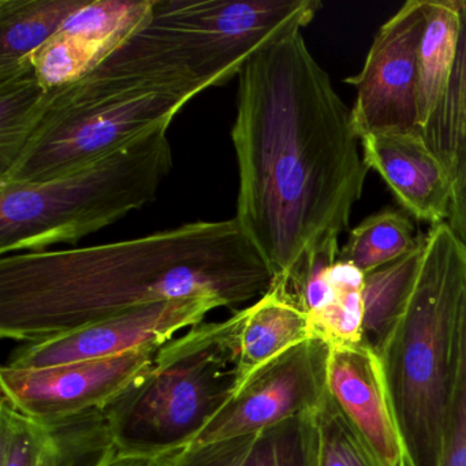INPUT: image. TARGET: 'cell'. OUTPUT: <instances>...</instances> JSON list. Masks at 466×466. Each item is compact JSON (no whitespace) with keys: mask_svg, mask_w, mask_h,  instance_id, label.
Segmentation results:
<instances>
[{"mask_svg":"<svg viewBox=\"0 0 466 466\" xmlns=\"http://www.w3.org/2000/svg\"><path fill=\"white\" fill-rule=\"evenodd\" d=\"M272 280L234 218L94 247L13 253L0 258V335L28 345L174 299H217L237 312Z\"/></svg>","mask_w":466,"mask_h":466,"instance_id":"cell-2","label":"cell"},{"mask_svg":"<svg viewBox=\"0 0 466 466\" xmlns=\"http://www.w3.org/2000/svg\"><path fill=\"white\" fill-rule=\"evenodd\" d=\"M171 466H304L302 416L171 455Z\"/></svg>","mask_w":466,"mask_h":466,"instance_id":"cell-17","label":"cell"},{"mask_svg":"<svg viewBox=\"0 0 466 466\" xmlns=\"http://www.w3.org/2000/svg\"><path fill=\"white\" fill-rule=\"evenodd\" d=\"M167 130L47 181L0 184V255L78 244L151 204L173 168Z\"/></svg>","mask_w":466,"mask_h":466,"instance_id":"cell-5","label":"cell"},{"mask_svg":"<svg viewBox=\"0 0 466 466\" xmlns=\"http://www.w3.org/2000/svg\"><path fill=\"white\" fill-rule=\"evenodd\" d=\"M110 466H171V455L170 457H144V455L118 454Z\"/></svg>","mask_w":466,"mask_h":466,"instance_id":"cell-29","label":"cell"},{"mask_svg":"<svg viewBox=\"0 0 466 466\" xmlns=\"http://www.w3.org/2000/svg\"><path fill=\"white\" fill-rule=\"evenodd\" d=\"M102 62L91 47L62 31L32 56L35 73L48 91L80 80Z\"/></svg>","mask_w":466,"mask_h":466,"instance_id":"cell-26","label":"cell"},{"mask_svg":"<svg viewBox=\"0 0 466 466\" xmlns=\"http://www.w3.org/2000/svg\"><path fill=\"white\" fill-rule=\"evenodd\" d=\"M424 248L425 242L405 258L365 275L362 342L372 346L375 350L408 301L419 274Z\"/></svg>","mask_w":466,"mask_h":466,"instance_id":"cell-23","label":"cell"},{"mask_svg":"<svg viewBox=\"0 0 466 466\" xmlns=\"http://www.w3.org/2000/svg\"><path fill=\"white\" fill-rule=\"evenodd\" d=\"M309 24H293L237 77L234 219L272 278L339 238L370 171L350 110L305 42Z\"/></svg>","mask_w":466,"mask_h":466,"instance_id":"cell-1","label":"cell"},{"mask_svg":"<svg viewBox=\"0 0 466 466\" xmlns=\"http://www.w3.org/2000/svg\"><path fill=\"white\" fill-rule=\"evenodd\" d=\"M460 0H425V26L419 50L420 129L443 96L460 40Z\"/></svg>","mask_w":466,"mask_h":466,"instance_id":"cell-18","label":"cell"},{"mask_svg":"<svg viewBox=\"0 0 466 466\" xmlns=\"http://www.w3.org/2000/svg\"><path fill=\"white\" fill-rule=\"evenodd\" d=\"M155 0H86L61 31L91 47L105 62L151 15Z\"/></svg>","mask_w":466,"mask_h":466,"instance_id":"cell-21","label":"cell"},{"mask_svg":"<svg viewBox=\"0 0 466 466\" xmlns=\"http://www.w3.org/2000/svg\"><path fill=\"white\" fill-rule=\"evenodd\" d=\"M223 308L217 299H184L159 302L114 316L66 334L28 343L15 351L10 367L45 368L111 359L143 348L165 345L178 332L203 323Z\"/></svg>","mask_w":466,"mask_h":466,"instance_id":"cell-11","label":"cell"},{"mask_svg":"<svg viewBox=\"0 0 466 466\" xmlns=\"http://www.w3.org/2000/svg\"><path fill=\"white\" fill-rule=\"evenodd\" d=\"M326 386L376 466L410 465L386 370L372 346H329Z\"/></svg>","mask_w":466,"mask_h":466,"instance_id":"cell-12","label":"cell"},{"mask_svg":"<svg viewBox=\"0 0 466 466\" xmlns=\"http://www.w3.org/2000/svg\"><path fill=\"white\" fill-rule=\"evenodd\" d=\"M460 40L449 83L422 137L450 171L466 157V0H460Z\"/></svg>","mask_w":466,"mask_h":466,"instance_id":"cell-20","label":"cell"},{"mask_svg":"<svg viewBox=\"0 0 466 466\" xmlns=\"http://www.w3.org/2000/svg\"><path fill=\"white\" fill-rule=\"evenodd\" d=\"M242 309L160 346L151 368L105 409L119 454L170 457L189 447L236 392Z\"/></svg>","mask_w":466,"mask_h":466,"instance_id":"cell-6","label":"cell"},{"mask_svg":"<svg viewBox=\"0 0 466 466\" xmlns=\"http://www.w3.org/2000/svg\"><path fill=\"white\" fill-rule=\"evenodd\" d=\"M47 92L34 69L0 81V173L12 165L39 121Z\"/></svg>","mask_w":466,"mask_h":466,"instance_id":"cell-25","label":"cell"},{"mask_svg":"<svg viewBox=\"0 0 466 466\" xmlns=\"http://www.w3.org/2000/svg\"><path fill=\"white\" fill-rule=\"evenodd\" d=\"M315 339L307 313L286 293L280 283L250 307L242 308L237 339L236 391L264 365L290 349Z\"/></svg>","mask_w":466,"mask_h":466,"instance_id":"cell-15","label":"cell"},{"mask_svg":"<svg viewBox=\"0 0 466 466\" xmlns=\"http://www.w3.org/2000/svg\"><path fill=\"white\" fill-rule=\"evenodd\" d=\"M160 346L45 368L0 370L2 400L36 419L105 409L151 368Z\"/></svg>","mask_w":466,"mask_h":466,"instance_id":"cell-10","label":"cell"},{"mask_svg":"<svg viewBox=\"0 0 466 466\" xmlns=\"http://www.w3.org/2000/svg\"><path fill=\"white\" fill-rule=\"evenodd\" d=\"M466 296V248L449 223L427 233L402 312L376 349L414 466H441Z\"/></svg>","mask_w":466,"mask_h":466,"instance_id":"cell-4","label":"cell"},{"mask_svg":"<svg viewBox=\"0 0 466 466\" xmlns=\"http://www.w3.org/2000/svg\"><path fill=\"white\" fill-rule=\"evenodd\" d=\"M425 238L427 234L416 233L408 212L384 208L350 231L338 260L348 261L367 275L419 249Z\"/></svg>","mask_w":466,"mask_h":466,"instance_id":"cell-19","label":"cell"},{"mask_svg":"<svg viewBox=\"0 0 466 466\" xmlns=\"http://www.w3.org/2000/svg\"><path fill=\"white\" fill-rule=\"evenodd\" d=\"M425 0H409L375 35L359 75L350 110L357 137L372 133L420 132L419 50Z\"/></svg>","mask_w":466,"mask_h":466,"instance_id":"cell-8","label":"cell"},{"mask_svg":"<svg viewBox=\"0 0 466 466\" xmlns=\"http://www.w3.org/2000/svg\"><path fill=\"white\" fill-rule=\"evenodd\" d=\"M327 279L331 286V297L309 318L313 338L329 346L361 343L364 338V272L337 258L327 269Z\"/></svg>","mask_w":466,"mask_h":466,"instance_id":"cell-22","label":"cell"},{"mask_svg":"<svg viewBox=\"0 0 466 466\" xmlns=\"http://www.w3.org/2000/svg\"><path fill=\"white\" fill-rule=\"evenodd\" d=\"M320 9L318 0H155L146 23L113 54L147 69L185 73L207 88L222 86Z\"/></svg>","mask_w":466,"mask_h":466,"instance_id":"cell-7","label":"cell"},{"mask_svg":"<svg viewBox=\"0 0 466 466\" xmlns=\"http://www.w3.org/2000/svg\"><path fill=\"white\" fill-rule=\"evenodd\" d=\"M452 196L447 223L466 248V157L451 170Z\"/></svg>","mask_w":466,"mask_h":466,"instance_id":"cell-28","label":"cell"},{"mask_svg":"<svg viewBox=\"0 0 466 466\" xmlns=\"http://www.w3.org/2000/svg\"><path fill=\"white\" fill-rule=\"evenodd\" d=\"M327 356L329 345L320 339L280 354L234 392L190 446L255 432L309 413L327 394Z\"/></svg>","mask_w":466,"mask_h":466,"instance_id":"cell-9","label":"cell"},{"mask_svg":"<svg viewBox=\"0 0 466 466\" xmlns=\"http://www.w3.org/2000/svg\"><path fill=\"white\" fill-rule=\"evenodd\" d=\"M304 466H376L329 392L302 416Z\"/></svg>","mask_w":466,"mask_h":466,"instance_id":"cell-24","label":"cell"},{"mask_svg":"<svg viewBox=\"0 0 466 466\" xmlns=\"http://www.w3.org/2000/svg\"><path fill=\"white\" fill-rule=\"evenodd\" d=\"M360 146L365 165L386 182L403 211L432 228L449 220L451 171L422 133H372L360 138Z\"/></svg>","mask_w":466,"mask_h":466,"instance_id":"cell-14","label":"cell"},{"mask_svg":"<svg viewBox=\"0 0 466 466\" xmlns=\"http://www.w3.org/2000/svg\"><path fill=\"white\" fill-rule=\"evenodd\" d=\"M409 466H414V465H413V462H411V463H410V465H409Z\"/></svg>","mask_w":466,"mask_h":466,"instance_id":"cell-30","label":"cell"},{"mask_svg":"<svg viewBox=\"0 0 466 466\" xmlns=\"http://www.w3.org/2000/svg\"><path fill=\"white\" fill-rule=\"evenodd\" d=\"M118 454L103 409L36 419L0 400V466H110Z\"/></svg>","mask_w":466,"mask_h":466,"instance_id":"cell-13","label":"cell"},{"mask_svg":"<svg viewBox=\"0 0 466 466\" xmlns=\"http://www.w3.org/2000/svg\"><path fill=\"white\" fill-rule=\"evenodd\" d=\"M441 466H466V296Z\"/></svg>","mask_w":466,"mask_h":466,"instance_id":"cell-27","label":"cell"},{"mask_svg":"<svg viewBox=\"0 0 466 466\" xmlns=\"http://www.w3.org/2000/svg\"><path fill=\"white\" fill-rule=\"evenodd\" d=\"M86 0H0V81L34 69L32 56Z\"/></svg>","mask_w":466,"mask_h":466,"instance_id":"cell-16","label":"cell"},{"mask_svg":"<svg viewBox=\"0 0 466 466\" xmlns=\"http://www.w3.org/2000/svg\"><path fill=\"white\" fill-rule=\"evenodd\" d=\"M207 86L192 76L110 56L75 83L51 89L39 121L0 184L56 178L165 129Z\"/></svg>","mask_w":466,"mask_h":466,"instance_id":"cell-3","label":"cell"}]
</instances>
